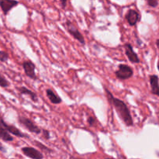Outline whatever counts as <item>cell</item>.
<instances>
[{
    "label": "cell",
    "mask_w": 159,
    "mask_h": 159,
    "mask_svg": "<svg viewBox=\"0 0 159 159\" xmlns=\"http://www.w3.org/2000/svg\"><path fill=\"white\" fill-rule=\"evenodd\" d=\"M104 89H105L106 94H107V99L109 100L110 103L114 107L116 112L117 113L118 116L120 118L121 120L125 124L127 127L134 126L133 118H132L131 113H130V111L127 104L124 101L114 97L113 95L107 88H104Z\"/></svg>",
    "instance_id": "6da1fadb"
},
{
    "label": "cell",
    "mask_w": 159,
    "mask_h": 159,
    "mask_svg": "<svg viewBox=\"0 0 159 159\" xmlns=\"http://www.w3.org/2000/svg\"><path fill=\"white\" fill-rule=\"evenodd\" d=\"M134 75V70L131 67L125 64L118 65V69L115 71V75L119 80H127L131 78Z\"/></svg>",
    "instance_id": "7a4b0ae2"
},
{
    "label": "cell",
    "mask_w": 159,
    "mask_h": 159,
    "mask_svg": "<svg viewBox=\"0 0 159 159\" xmlns=\"http://www.w3.org/2000/svg\"><path fill=\"white\" fill-rule=\"evenodd\" d=\"M18 121L23 127H25L28 131L31 132V133L39 134H40L42 132L41 129L39 127H37L29 118H26L25 116H19Z\"/></svg>",
    "instance_id": "3957f363"
},
{
    "label": "cell",
    "mask_w": 159,
    "mask_h": 159,
    "mask_svg": "<svg viewBox=\"0 0 159 159\" xmlns=\"http://www.w3.org/2000/svg\"><path fill=\"white\" fill-rule=\"evenodd\" d=\"M65 27H66L67 31L71 34V37L73 38H75V40H77L80 43H82V45H84L85 43V38H84L83 35L81 34L79 31V30L76 28V26L71 23L70 20H67L66 22H65Z\"/></svg>",
    "instance_id": "277c9868"
},
{
    "label": "cell",
    "mask_w": 159,
    "mask_h": 159,
    "mask_svg": "<svg viewBox=\"0 0 159 159\" xmlns=\"http://www.w3.org/2000/svg\"><path fill=\"white\" fill-rule=\"evenodd\" d=\"M23 68L24 70L25 75L30 79H34V80H37V77L36 75L35 69L36 65L35 64L33 63L31 61H25L23 62Z\"/></svg>",
    "instance_id": "5b68a950"
},
{
    "label": "cell",
    "mask_w": 159,
    "mask_h": 159,
    "mask_svg": "<svg viewBox=\"0 0 159 159\" xmlns=\"http://www.w3.org/2000/svg\"><path fill=\"white\" fill-rule=\"evenodd\" d=\"M22 152L25 156L31 159H43V154L32 147H23L21 148Z\"/></svg>",
    "instance_id": "8992f818"
},
{
    "label": "cell",
    "mask_w": 159,
    "mask_h": 159,
    "mask_svg": "<svg viewBox=\"0 0 159 159\" xmlns=\"http://www.w3.org/2000/svg\"><path fill=\"white\" fill-rule=\"evenodd\" d=\"M125 19L130 26H134L141 20V16L135 9H129L126 13Z\"/></svg>",
    "instance_id": "52a82bcc"
},
{
    "label": "cell",
    "mask_w": 159,
    "mask_h": 159,
    "mask_svg": "<svg viewBox=\"0 0 159 159\" xmlns=\"http://www.w3.org/2000/svg\"><path fill=\"white\" fill-rule=\"evenodd\" d=\"M124 49H125V54L127 58L131 63L138 64L140 63V58L138 57L137 53L134 52L133 47L130 43H127L124 44Z\"/></svg>",
    "instance_id": "ba28073f"
},
{
    "label": "cell",
    "mask_w": 159,
    "mask_h": 159,
    "mask_svg": "<svg viewBox=\"0 0 159 159\" xmlns=\"http://www.w3.org/2000/svg\"><path fill=\"white\" fill-rule=\"evenodd\" d=\"M19 3L17 0H0V8L3 14L6 16L12 9L18 6Z\"/></svg>",
    "instance_id": "9c48e42d"
},
{
    "label": "cell",
    "mask_w": 159,
    "mask_h": 159,
    "mask_svg": "<svg viewBox=\"0 0 159 159\" xmlns=\"http://www.w3.org/2000/svg\"><path fill=\"white\" fill-rule=\"evenodd\" d=\"M0 120H1V122L2 123V124H3V126L5 127V128L6 129V130H7L9 134H12V135L18 137V138H29L27 134H24V133H23V132L20 131V130H19L17 127H15V126L9 125V124H6V123L4 121V120L2 119V117H1V116H0Z\"/></svg>",
    "instance_id": "30bf717a"
},
{
    "label": "cell",
    "mask_w": 159,
    "mask_h": 159,
    "mask_svg": "<svg viewBox=\"0 0 159 159\" xmlns=\"http://www.w3.org/2000/svg\"><path fill=\"white\" fill-rule=\"evenodd\" d=\"M151 89L152 94L159 96V79L156 75H152L149 76Z\"/></svg>",
    "instance_id": "8fae6325"
},
{
    "label": "cell",
    "mask_w": 159,
    "mask_h": 159,
    "mask_svg": "<svg viewBox=\"0 0 159 159\" xmlns=\"http://www.w3.org/2000/svg\"><path fill=\"white\" fill-rule=\"evenodd\" d=\"M46 95L48 99H49L50 102H51V103L54 104V105H57V104L61 103V99L53 90H51V89H47Z\"/></svg>",
    "instance_id": "7c38bea8"
},
{
    "label": "cell",
    "mask_w": 159,
    "mask_h": 159,
    "mask_svg": "<svg viewBox=\"0 0 159 159\" xmlns=\"http://www.w3.org/2000/svg\"><path fill=\"white\" fill-rule=\"evenodd\" d=\"M18 91L20 92V94L22 95H26V96H28L30 97V99L34 102H37L38 101V98H37V94L35 93L32 91V90L26 88L24 86H22V87H19L17 88Z\"/></svg>",
    "instance_id": "4fadbf2b"
},
{
    "label": "cell",
    "mask_w": 159,
    "mask_h": 159,
    "mask_svg": "<svg viewBox=\"0 0 159 159\" xmlns=\"http://www.w3.org/2000/svg\"><path fill=\"white\" fill-rule=\"evenodd\" d=\"M0 139L6 141V142H10V141H13V138L6 130V129L5 128V127L3 126L1 120H0Z\"/></svg>",
    "instance_id": "5bb4252c"
},
{
    "label": "cell",
    "mask_w": 159,
    "mask_h": 159,
    "mask_svg": "<svg viewBox=\"0 0 159 159\" xmlns=\"http://www.w3.org/2000/svg\"><path fill=\"white\" fill-rule=\"evenodd\" d=\"M9 85V82L6 80V78L0 73V86L2 88H7Z\"/></svg>",
    "instance_id": "9a60e30c"
},
{
    "label": "cell",
    "mask_w": 159,
    "mask_h": 159,
    "mask_svg": "<svg viewBox=\"0 0 159 159\" xmlns=\"http://www.w3.org/2000/svg\"><path fill=\"white\" fill-rule=\"evenodd\" d=\"M34 144H36V145H37V147L39 148L40 149H41V150L44 151V152H52L51 149L48 148L47 146H45L44 144H43L42 143L39 142V141H34Z\"/></svg>",
    "instance_id": "2e32d148"
},
{
    "label": "cell",
    "mask_w": 159,
    "mask_h": 159,
    "mask_svg": "<svg viewBox=\"0 0 159 159\" xmlns=\"http://www.w3.org/2000/svg\"><path fill=\"white\" fill-rule=\"evenodd\" d=\"M8 59H9V54L6 51H0V61L6 62L7 61Z\"/></svg>",
    "instance_id": "e0dca14e"
},
{
    "label": "cell",
    "mask_w": 159,
    "mask_h": 159,
    "mask_svg": "<svg viewBox=\"0 0 159 159\" xmlns=\"http://www.w3.org/2000/svg\"><path fill=\"white\" fill-rule=\"evenodd\" d=\"M148 6L152 8H156L158 6V0H147Z\"/></svg>",
    "instance_id": "ac0fdd59"
},
{
    "label": "cell",
    "mask_w": 159,
    "mask_h": 159,
    "mask_svg": "<svg viewBox=\"0 0 159 159\" xmlns=\"http://www.w3.org/2000/svg\"><path fill=\"white\" fill-rule=\"evenodd\" d=\"M87 122H88L89 125L92 127V126H93L96 124V120H95V118L93 117V116H89L88 119H87Z\"/></svg>",
    "instance_id": "d6986e66"
},
{
    "label": "cell",
    "mask_w": 159,
    "mask_h": 159,
    "mask_svg": "<svg viewBox=\"0 0 159 159\" xmlns=\"http://www.w3.org/2000/svg\"><path fill=\"white\" fill-rule=\"evenodd\" d=\"M42 133H43V137L45 138V139H47V140L50 139V131L49 130L43 129V130H42Z\"/></svg>",
    "instance_id": "ffe728a7"
},
{
    "label": "cell",
    "mask_w": 159,
    "mask_h": 159,
    "mask_svg": "<svg viewBox=\"0 0 159 159\" xmlns=\"http://www.w3.org/2000/svg\"><path fill=\"white\" fill-rule=\"evenodd\" d=\"M61 1V7L63 9H65L67 6V0H60Z\"/></svg>",
    "instance_id": "44dd1931"
},
{
    "label": "cell",
    "mask_w": 159,
    "mask_h": 159,
    "mask_svg": "<svg viewBox=\"0 0 159 159\" xmlns=\"http://www.w3.org/2000/svg\"><path fill=\"white\" fill-rule=\"evenodd\" d=\"M0 152H6V149H5V148H4V146L2 144L1 142H0Z\"/></svg>",
    "instance_id": "7402d4cb"
},
{
    "label": "cell",
    "mask_w": 159,
    "mask_h": 159,
    "mask_svg": "<svg viewBox=\"0 0 159 159\" xmlns=\"http://www.w3.org/2000/svg\"><path fill=\"white\" fill-rule=\"evenodd\" d=\"M156 46H157V48H158V50H159V39H158V40H156Z\"/></svg>",
    "instance_id": "603a6c76"
},
{
    "label": "cell",
    "mask_w": 159,
    "mask_h": 159,
    "mask_svg": "<svg viewBox=\"0 0 159 159\" xmlns=\"http://www.w3.org/2000/svg\"><path fill=\"white\" fill-rule=\"evenodd\" d=\"M157 67H158V71H159V60H158V64H157Z\"/></svg>",
    "instance_id": "cb8c5ba5"
},
{
    "label": "cell",
    "mask_w": 159,
    "mask_h": 159,
    "mask_svg": "<svg viewBox=\"0 0 159 159\" xmlns=\"http://www.w3.org/2000/svg\"><path fill=\"white\" fill-rule=\"evenodd\" d=\"M105 159H113V158H106Z\"/></svg>",
    "instance_id": "d4e9b609"
},
{
    "label": "cell",
    "mask_w": 159,
    "mask_h": 159,
    "mask_svg": "<svg viewBox=\"0 0 159 159\" xmlns=\"http://www.w3.org/2000/svg\"><path fill=\"white\" fill-rule=\"evenodd\" d=\"M75 159H82V158H75Z\"/></svg>",
    "instance_id": "484cf974"
}]
</instances>
